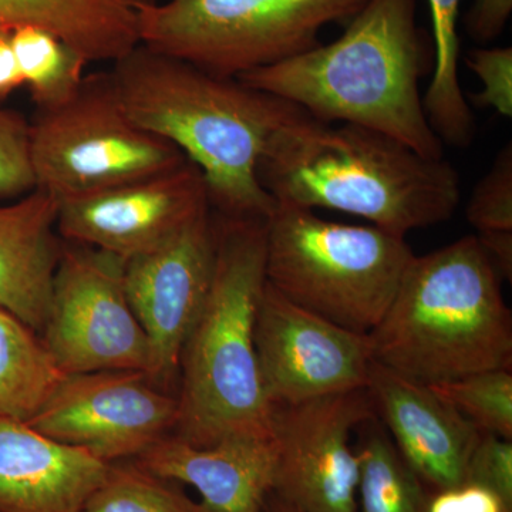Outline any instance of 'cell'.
I'll list each match as a JSON object with an SVG mask.
<instances>
[{
  "label": "cell",
  "instance_id": "obj_10",
  "mask_svg": "<svg viewBox=\"0 0 512 512\" xmlns=\"http://www.w3.org/2000/svg\"><path fill=\"white\" fill-rule=\"evenodd\" d=\"M177 394L136 370L66 375L29 426L103 463L134 460L174 433Z\"/></svg>",
  "mask_w": 512,
  "mask_h": 512
},
{
  "label": "cell",
  "instance_id": "obj_27",
  "mask_svg": "<svg viewBox=\"0 0 512 512\" xmlns=\"http://www.w3.org/2000/svg\"><path fill=\"white\" fill-rule=\"evenodd\" d=\"M33 190L29 121L16 111L0 109V200L20 198Z\"/></svg>",
  "mask_w": 512,
  "mask_h": 512
},
{
  "label": "cell",
  "instance_id": "obj_30",
  "mask_svg": "<svg viewBox=\"0 0 512 512\" xmlns=\"http://www.w3.org/2000/svg\"><path fill=\"white\" fill-rule=\"evenodd\" d=\"M426 512H512V505L484 485L464 483L429 491Z\"/></svg>",
  "mask_w": 512,
  "mask_h": 512
},
{
  "label": "cell",
  "instance_id": "obj_12",
  "mask_svg": "<svg viewBox=\"0 0 512 512\" xmlns=\"http://www.w3.org/2000/svg\"><path fill=\"white\" fill-rule=\"evenodd\" d=\"M259 375L272 406L366 389L369 335L301 308L266 282L255 318Z\"/></svg>",
  "mask_w": 512,
  "mask_h": 512
},
{
  "label": "cell",
  "instance_id": "obj_21",
  "mask_svg": "<svg viewBox=\"0 0 512 512\" xmlns=\"http://www.w3.org/2000/svg\"><path fill=\"white\" fill-rule=\"evenodd\" d=\"M64 376L39 333L0 309V419L29 423Z\"/></svg>",
  "mask_w": 512,
  "mask_h": 512
},
{
  "label": "cell",
  "instance_id": "obj_17",
  "mask_svg": "<svg viewBox=\"0 0 512 512\" xmlns=\"http://www.w3.org/2000/svg\"><path fill=\"white\" fill-rule=\"evenodd\" d=\"M133 461L158 477L191 485L212 512H264L274 481L271 439H229L195 447L171 433Z\"/></svg>",
  "mask_w": 512,
  "mask_h": 512
},
{
  "label": "cell",
  "instance_id": "obj_4",
  "mask_svg": "<svg viewBox=\"0 0 512 512\" xmlns=\"http://www.w3.org/2000/svg\"><path fill=\"white\" fill-rule=\"evenodd\" d=\"M217 217L210 292L180 359L174 436L195 447L271 439L272 404L259 375L255 318L266 284V221Z\"/></svg>",
  "mask_w": 512,
  "mask_h": 512
},
{
  "label": "cell",
  "instance_id": "obj_26",
  "mask_svg": "<svg viewBox=\"0 0 512 512\" xmlns=\"http://www.w3.org/2000/svg\"><path fill=\"white\" fill-rule=\"evenodd\" d=\"M467 220L477 235L512 234V146L505 144L467 205Z\"/></svg>",
  "mask_w": 512,
  "mask_h": 512
},
{
  "label": "cell",
  "instance_id": "obj_33",
  "mask_svg": "<svg viewBox=\"0 0 512 512\" xmlns=\"http://www.w3.org/2000/svg\"><path fill=\"white\" fill-rule=\"evenodd\" d=\"M264 512H299L296 508H293L292 505L286 504L285 501H282L278 495L274 493H269L268 497H266Z\"/></svg>",
  "mask_w": 512,
  "mask_h": 512
},
{
  "label": "cell",
  "instance_id": "obj_7",
  "mask_svg": "<svg viewBox=\"0 0 512 512\" xmlns=\"http://www.w3.org/2000/svg\"><path fill=\"white\" fill-rule=\"evenodd\" d=\"M367 0H157L140 16V43L222 77L274 66L318 46Z\"/></svg>",
  "mask_w": 512,
  "mask_h": 512
},
{
  "label": "cell",
  "instance_id": "obj_24",
  "mask_svg": "<svg viewBox=\"0 0 512 512\" xmlns=\"http://www.w3.org/2000/svg\"><path fill=\"white\" fill-rule=\"evenodd\" d=\"M83 512H212L180 484L144 470L133 460L111 463Z\"/></svg>",
  "mask_w": 512,
  "mask_h": 512
},
{
  "label": "cell",
  "instance_id": "obj_19",
  "mask_svg": "<svg viewBox=\"0 0 512 512\" xmlns=\"http://www.w3.org/2000/svg\"><path fill=\"white\" fill-rule=\"evenodd\" d=\"M156 0H0V30L37 26L87 62H117L140 45L141 12Z\"/></svg>",
  "mask_w": 512,
  "mask_h": 512
},
{
  "label": "cell",
  "instance_id": "obj_28",
  "mask_svg": "<svg viewBox=\"0 0 512 512\" xmlns=\"http://www.w3.org/2000/svg\"><path fill=\"white\" fill-rule=\"evenodd\" d=\"M467 66L481 83L480 92L471 96V103L480 109L494 110L504 119H511V47H477L468 53Z\"/></svg>",
  "mask_w": 512,
  "mask_h": 512
},
{
  "label": "cell",
  "instance_id": "obj_11",
  "mask_svg": "<svg viewBox=\"0 0 512 512\" xmlns=\"http://www.w3.org/2000/svg\"><path fill=\"white\" fill-rule=\"evenodd\" d=\"M372 416L366 389L272 406V493L299 512H359L352 436Z\"/></svg>",
  "mask_w": 512,
  "mask_h": 512
},
{
  "label": "cell",
  "instance_id": "obj_15",
  "mask_svg": "<svg viewBox=\"0 0 512 512\" xmlns=\"http://www.w3.org/2000/svg\"><path fill=\"white\" fill-rule=\"evenodd\" d=\"M377 419L427 491L464 483L481 431L430 386L373 360L366 386Z\"/></svg>",
  "mask_w": 512,
  "mask_h": 512
},
{
  "label": "cell",
  "instance_id": "obj_6",
  "mask_svg": "<svg viewBox=\"0 0 512 512\" xmlns=\"http://www.w3.org/2000/svg\"><path fill=\"white\" fill-rule=\"evenodd\" d=\"M406 237L375 225L323 220L275 202L266 220V282L301 308L369 335L414 258Z\"/></svg>",
  "mask_w": 512,
  "mask_h": 512
},
{
  "label": "cell",
  "instance_id": "obj_22",
  "mask_svg": "<svg viewBox=\"0 0 512 512\" xmlns=\"http://www.w3.org/2000/svg\"><path fill=\"white\" fill-rule=\"evenodd\" d=\"M356 431L359 512H426L429 491L400 456L376 414Z\"/></svg>",
  "mask_w": 512,
  "mask_h": 512
},
{
  "label": "cell",
  "instance_id": "obj_32",
  "mask_svg": "<svg viewBox=\"0 0 512 512\" xmlns=\"http://www.w3.org/2000/svg\"><path fill=\"white\" fill-rule=\"evenodd\" d=\"M22 84L18 63L10 43V32L0 30V101L8 99Z\"/></svg>",
  "mask_w": 512,
  "mask_h": 512
},
{
  "label": "cell",
  "instance_id": "obj_1",
  "mask_svg": "<svg viewBox=\"0 0 512 512\" xmlns=\"http://www.w3.org/2000/svg\"><path fill=\"white\" fill-rule=\"evenodd\" d=\"M113 64L110 74L130 119L201 171L212 211L268 220L275 201L259 183V161L276 131L305 111L141 43Z\"/></svg>",
  "mask_w": 512,
  "mask_h": 512
},
{
  "label": "cell",
  "instance_id": "obj_9",
  "mask_svg": "<svg viewBox=\"0 0 512 512\" xmlns=\"http://www.w3.org/2000/svg\"><path fill=\"white\" fill-rule=\"evenodd\" d=\"M124 264L110 252L64 241L40 333L64 375L136 370L150 377V342L128 303Z\"/></svg>",
  "mask_w": 512,
  "mask_h": 512
},
{
  "label": "cell",
  "instance_id": "obj_20",
  "mask_svg": "<svg viewBox=\"0 0 512 512\" xmlns=\"http://www.w3.org/2000/svg\"><path fill=\"white\" fill-rule=\"evenodd\" d=\"M463 0H429L433 26L434 66L423 96L434 133L441 143L467 148L476 137V119L460 83L458 18Z\"/></svg>",
  "mask_w": 512,
  "mask_h": 512
},
{
  "label": "cell",
  "instance_id": "obj_25",
  "mask_svg": "<svg viewBox=\"0 0 512 512\" xmlns=\"http://www.w3.org/2000/svg\"><path fill=\"white\" fill-rule=\"evenodd\" d=\"M430 387L481 433L512 440L511 369L487 370Z\"/></svg>",
  "mask_w": 512,
  "mask_h": 512
},
{
  "label": "cell",
  "instance_id": "obj_13",
  "mask_svg": "<svg viewBox=\"0 0 512 512\" xmlns=\"http://www.w3.org/2000/svg\"><path fill=\"white\" fill-rule=\"evenodd\" d=\"M217 239L210 205L160 247L124 264L128 303L150 342V379L168 392L178 380L185 340L210 292Z\"/></svg>",
  "mask_w": 512,
  "mask_h": 512
},
{
  "label": "cell",
  "instance_id": "obj_14",
  "mask_svg": "<svg viewBox=\"0 0 512 512\" xmlns=\"http://www.w3.org/2000/svg\"><path fill=\"white\" fill-rule=\"evenodd\" d=\"M207 207V185L187 160L143 180L60 202L57 232L64 241L128 261L160 247Z\"/></svg>",
  "mask_w": 512,
  "mask_h": 512
},
{
  "label": "cell",
  "instance_id": "obj_8",
  "mask_svg": "<svg viewBox=\"0 0 512 512\" xmlns=\"http://www.w3.org/2000/svg\"><path fill=\"white\" fill-rule=\"evenodd\" d=\"M35 190L57 202L110 190L187 161L128 116L110 72L84 77L72 99L29 123Z\"/></svg>",
  "mask_w": 512,
  "mask_h": 512
},
{
  "label": "cell",
  "instance_id": "obj_3",
  "mask_svg": "<svg viewBox=\"0 0 512 512\" xmlns=\"http://www.w3.org/2000/svg\"><path fill=\"white\" fill-rule=\"evenodd\" d=\"M258 177L279 204L345 212L400 237L450 220L461 198L460 177L444 157L306 113L271 137Z\"/></svg>",
  "mask_w": 512,
  "mask_h": 512
},
{
  "label": "cell",
  "instance_id": "obj_2",
  "mask_svg": "<svg viewBox=\"0 0 512 512\" xmlns=\"http://www.w3.org/2000/svg\"><path fill=\"white\" fill-rule=\"evenodd\" d=\"M433 43L417 23V0H367L333 42L239 77L325 123L370 128L417 153L444 157L420 84L433 72Z\"/></svg>",
  "mask_w": 512,
  "mask_h": 512
},
{
  "label": "cell",
  "instance_id": "obj_23",
  "mask_svg": "<svg viewBox=\"0 0 512 512\" xmlns=\"http://www.w3.org/2000/svg\"><path fill=\"white\" fill-rule=\"evenodd\" d=\"M10 43L22 83L37 110L55 109L72 99L84 80L87 60L49 30L20 26L10 32Z\"/></svg>",
  "mask_w": 512,
  "mask_h": 512
},
{
  "label": "cell",
  "instance_id": "obj_31",
  "mask_svg": "<svg viewBox=\"0 0 512 512\" xmlns=\"http://www.w3.org/2000/svg\"><path fill=\"white\" fill-rule=\"evenodd\" d=\"M512 13V0H476L468 10L464 25L477 43H490L504 32Z\"/></svg>",
  "mask_w": 512,
  "mask_h": 512
},
{
  "label": "cell",
  "instance_id": "obj_5",
  "mask_svg": "<svg viewBox=\"0 0 512 512\" xmlns=\"http://www.w3.org/2000/svg\"><path fill=\"white\" fill-rule=\"evenodd\" d=\"M501 284L476 235L414 256L369 333L373 360L424 386L512 369V316Z\"/></svg>",
  "mask_w": 512,
  "mask_h": 512
},
{
  "label": "cell",
  "instance_id": "obj_16",
  "mask_svg": "<svg viewBox=\"0 0 512 512\" xmlns=\"http://www.w3.org/2000/svg\"><path fill=\"white\" fill-rule=\"evenodd\" d=\"M110 464L0 419V512H83Z\"/></svg>",
  "mask_w": 512,
  "mask_h": 512
},
{
  "label": "cell",
  "instance_id": "obj_29",
  "mask_svg": "<svg viewBox=\"0 0 512 512\" xmlns=\"http://www.w3.org/2000/svg\"><path fill=\"white\" fill-rule=\"evenodd\" d=\"M464 481L484 485L512 505V440L481 434L468 460Z\"/></svg>",
  "mask_w": 512,
  "mask_h": 512
},
{
  "label": "cell",
  "instance_id": "obj_18",
  "mask_svg": "<svg viewBox=\"0 0 512 512\" xmlns=\"http://www.w3.org/2000/svg\"><path fill=\"white\" fill-rule=\"evenodd\" d=\"M57 212L59 202L40 190L0 205V309L39 335L63 251Z\"/></svg>",
  "mask_w": 512,
  "mask_h": 512
}]
</instances>
